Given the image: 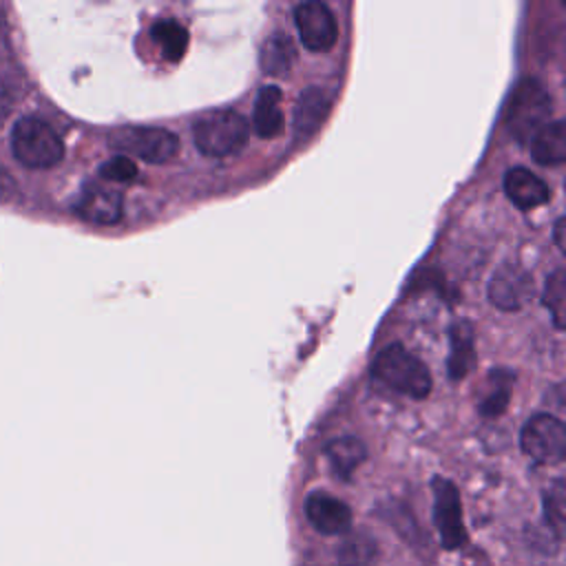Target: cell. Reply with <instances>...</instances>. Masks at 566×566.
<instances>
[{
  "mask_svg": "<svg viewBox=\"0 0 566 566\" xmlns=\"http://www.w3.org/2000/svg\"><path fill=\"white\" fill-rule=\"evenodd\" d=\"M371 376L398 391L405 394L409 398H424L431 391V374L427 369V365L416 358L413 354H409L402 345H389L385 347L371 363Z\"/></svg>",
  "mask_w": 566,
  "mask_h": 566,
  "instance_id": "cell-1",
  "label": "cell"
},
{
  "mask_svg": "<svg viewBox=\"0 0 566 566\" xmlns=\"http://www.w3.org/2000/svg\"><path fill=\"white\" fill-rule=\"evenodd\" d=\"M11 153L22 166L40 170L62 161L64 144L49 122L24 115L11 128Z\"/></svg>",
  "mask_w": 566,
  "mask_h": 566,
  "instance_id": "cell-2",
  "label": "cell"
},
{
  "mask_svg": "<svg viewBox=\"0 0 566 566\" xmlns=\"http://www.w3.org/2000/svg\"><path fill=\"white\" fill-rule=\"evenodd\" d=\"M192 139L203 155L228 157L245 146L248 122L230 108L208 111L192 124Z\"/></svg>",
  "mask_w": 566,
  "mask_h": 566,
  "instance_id": "cell-3",
  "label": "cell"
},
{
  "mask_svg": "<svg viewBox=\"0 0 566 566\" xmlns=\"http://www.w3.org/2000/svg\"><path fill=\"white\" fill-rule=\"evenodd\" d=\"M551 117V95L546 88L533 80H520L517 86L511 93V99L506 104L504 124L509 133L520 142H531V137L548 124Z\"/></svg>",
  "mask_w": 566,
  "mask_h": 566,
  "instance_id": "cell-4",
  "label": "cell"
},
{
  "mask_svg": "<svg viewBox=\"0 0 566 566\" xmlns=\"http://www.w3.org/2000/svg\"><path fill=\"white\" fill-rule=\"evenodd\" d=\"M111 146L122 155H133L148 164L170 161L179 150V139L159 126H128L113 135Z\"/></svg>",
  "mask_w": 566,
  "mask_h": 566,
  "instance_id": "cell-5",
  "label": "cell"
},
{
  "mask_svg": "<svg viewBox=\"0 0 566 566\" xmlns=\"http://www.w3.org/2000/svg\"><path fill=\"white\" fill-rule=\"evenodd\" d=\"M522 451L542 464H557L566 453V429L559 418L551 413H535L520 433Z\"/></svg>",
  "mask_w": 566,
  "mask_h": 566,
  "instance_id": "cell-6",
  "label": "cell"
},
{
  "mask_svg": "<svg viewBox=\"0 0 566 566\" xmlns=\"http://www.w3.org/2000/svg\"><path fill=\"white\" fill-rule=\"evenodd\" d=\"M433 524L444 548H460L467 542L460 493L447 478L433 480Z\"/></svg>",
  "mask_w": 566,
  "mask_h": 566,
  "instance_id": "cell-7",
  "label": "cell"
},
{
  "mask_svg": "<svg viewBox=\"0 0 566 566\" xmlns=\"http://www.w3.org/2000/svg\"><path fill=\"white\" fill-rule=\"evenodd\" d=\"M294 24L301 38V44L310 51H329L338 40L336 18L327 4L318 0L301 2L294 7Z\"/></svg>",
  "mask_w": 566,
  "mask_h": 566,
  "instance_id": "cell-8",
  "label": "cell"
},
{
  "mask_svg": "<svg viewBox=\"0 0 566 566\" xmlns=\"http://www.w3.org/2000/svg\"><path fill=\"white\" fill-rule=\"evenodd\" d=\"M486 292H489V301L495 307L504 312H515L531 301L535 285H533V276L522 265L506 263L493 272Z\"/></svg>",
  "mask_w": 566,
  "mask_h": 566,
  "instance_id": "cell-9",
  "label": "cell"
},
{
  "mask_svg": "<svg viewBox=\"0 0 566 566\" xmlns=\"http://www.w3.org/2000/svg\"><path fill=\"white\" fill-rule=\"evenodd\" d=\"M305 517L321 535H343L352 528V509L325 491L305 497Z\"/></svg>",
  "mask_w": 566,
  "mask_h": 566,
  "instance_id": "cell-10",
  "label": "cell"
},
{
  "mask_svg": "<svg viewBox=\"0 0 566 566\" xmlns=\"http://www.w3.org/2000/svg\"><path fill=\"white\" fill-rule=\"evenodd\" d=\"M75 214L95 226H113L122 219V195L102 184H88L75 206Z\"/></svg>",
  "mask_w": 566,
  "mask_h": 566,
  "instance_id": "cell-11",
  "label": "cell"
},
{
  "mask_svg": "<svg viewBox=\"0 0 566 566\" xmlns=\"http://www.w3.org/2000/svg\"><path fill=\"white\" fill-rule=\"evenodd\" d=\"M504 192L520 210H533L551 199V188L546 186V181L524 166L506 170Z\"/></svg>",
  "mask_w": 566,
  "mask_h": 566,
  "instance_id": "cell-12",
  "label": "cell"
},
{
  "mask_svg": "<svg viewBox=\"0 0 566 566\" xmlns=\"http://www.w3.org/2000/svg\"><path fill=\"white\" fill-rule=\"evenodd\" d=\"M329 104L332 99L323 88H316V86L305 88L294 108V133L298 137L312 135L327 117Z\"/></svg>",
  "mask_w": 566,
  "mask_h": 566,
  "instance_id": "cell-13",
  "label": "cell"
},
{
  "mask_svg": "<svg viewBox=\"0 0 566 566\" xmlns=\"http://www.w3.org/2000/svg\"><path fill=\"white\" fill-rule=\"evenodd\" d=\"M254 133L263 139H272L283 130V113H281V88L270 84L263 86L256 95L252 111Z\"/></svg>",
  "mask_w": 566,
  "mask_h": 566,
  "instance_id": "cell-14",
  "label": "cell"
},
{
  "mask_svg": "<svg viewBox=\"0 0 566 566\" xmlns=\"http://www.w3.org/2000/svg\"><path fill=\"white\" fill-rule=\"evenodd\" d=\"M531 155L542 166H557L566 159V124L562 119L544 124L531 137Z\"/></svg>",
  "mask_w": 566,
  "mask_h": 566,
  "instance_id": "cell-15",
  "label": "cell"
},
{
  "mask_svg": "<svg viewBox=\"0 0 566 566\" xmlns=\"http://www.w3.org/2000/svg\"><path fill=\"white\" fill-rule=\"evenodd\" d=\"M296 57V46L287 33L274 31L261 46L259 64L268 75H285Z\"/></svg>",
  "mask_w": 566,
  "mask_h": 566,
  "instance_id": "cell-16",
  "label": "cell"
},
{
  "mask_svg": "<svg viewBox=\"0 0 566 566\" xmlns=\"http://www.w3.org/2000/svg\"><path fill=\"white\" fill-rule=\"evenodd\" d=\"M325 455L334 469V473L343 480H347L367 458V451H365V444L358 440V438H352V436H343V438H336L332 440L327 447H325Z\"/></svg>",
  "mask_w": 566,
  "mask_h": 566,
  "instance_id": "cell-17",
  "label": "cell"
},
{
  "mask_svg": "<svg viewBox=\"0 0 566 566\" xmlns=\"http://www.w3.org/2000/svg\"><path fill=\"white\" fill-rule=\"evenodd\" d=\"M150 35L168 62H179L184 57L188 49V31L184 24L175 20H159L153 24Z\"/></svg>",
  "mask_w": 566,
  "mask_h": 566,
  "instance_id": "cell-18",
  "label": "cell"
},
{
  "mask_svg": "<svg viewBox=\"0 0 566 566\" xmlns=\"http://www.w3.org/2000/svg\"><path fill=\"white\" fill-rule=\"evenodd\" d=\"M467 323H455L451 329V356H449V376L453 380L467 376L473 363V338Z\"/></svg>",
  "mask_w": 566,
  "mask_h": 566,
  "instance_id": "cell-19",
  "label": "cell"
},
{
  "mask_svg": "<svg viewBox=\"0 0 566 566\" xmlns=\"http://www.w3.org/2000/svg\"><path fill=\"white\" fill-rule=\"evenodd\" d=\"M544 307L551 312L553 323L557 329H564V305H566V276L564 270L557 268L544 285V296H542Z\"/></svg>",
  "mask_w": 566,
  "mask_h": 566,
  "instance_id": "cell-20",
  "label": "cell"
},
{
  "mask_svg": "<svg viewBox=\"0 0 566 566\" xmlns=\"http://www.w3.org/2000/svg\"><path fill=\"white\" fill-rule=\"evenodd\" d=\"M566 491H564V480H555L553 486L544 493V515L548 526L553 528L555 537L559 539L564 535V520H566Z\"/></svg>",
  "mask_w": 566,
  "mask_h": 566,
  "instance_id": "cell-21",
  "label": "cell"
},
{
  "mask_svg": "<svg viewBox=\"0 0 566 566\" xmlns=\"http://www.w3.org/2000/svg\"><path fill=\"white\" fill-rule=\"evenodd\" d=\"M99 177L106 181H117V184L135 181L137 164L126 155H115L113 159H108L99 166Z\"/></svg>",
  "mask_w": 566,
  "mask_h": 566,
  "instance_id": "cell-22",
  "label": "cell"
},
{
  "mask_svg": "<svg viewBox=\"0 0 566 566\" xmlns=\"http://www.w3.org/2000/svg\"><path fill=\"white\" fill-rule=\"evenodd\" d=\"M18 71H11L9 64H0V126L7 122V117L13 111V104L18 99Z\"/></svg>",
  "mask_w": 566,
  "mask_h": 566,
  "instance_id": "cell-23",
  "label": "cell"
},
{
  "mask_svg": "<svg viewBox=\"0 0 566 566\" xmlns=\"http://www.w3.org/2000/svg\"><path fill=\"white\" fill-rule=\"evenodd\" d=\"M506 402H509V389H506V385H504V387H497L495 391H491V394L482 400L480 409H482V413H486V416H497V413L504 411Z\"/></svg>",
  "mask_w": 566,
  "mask_h": 566,
  "instance_id": "cell-24",
  "label": "cell"
},
{
  "mask_svg": "<svg viewBox=\"0 0 566 566\" xmlns=\"http://www.w3.org/2000/svg\"><path fill=\"white\" fill-rule=\"evenodd\" d=\"M555 243H557V248L564 252L566 250V243H564V217H559L557 221H555Z\"/></svg>",
  "mask_w": 566,
  "mask_h": 566,
  "instance_id": "cell-25",
  "label": "cell"
}]
</instances>
